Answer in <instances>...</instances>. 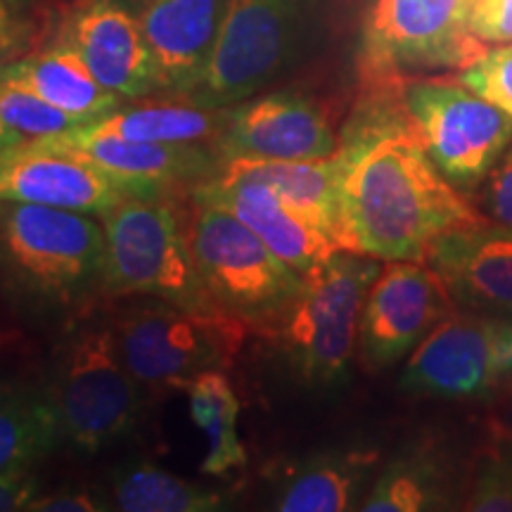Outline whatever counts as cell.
<instances>
[{"label":"cell","mask_w":512,"mask_h":512,"mask_svg":"<svg viewBox=\"0 0 512 512\" xmlns=\"http://www.w3.org/2000/svg\"><path fill=\"white\" fill-rule=\"evenodd\" d=\"M458 306L512 318V228L477 223L448 230L425 254Z\"/></svg>","instance_id":"obj_17"},{"label":"cell","mask_w":512,"mask_h":512,"mask_svg":"<svg viewBox=\"0 0 512 512\" xmlns=\"http://www.w3.org/2000/svg\"><path fill=\"white\" fill-rule=\"evenodd\" d=\"M41 496V484L31 470L0 472V512L29 510V505Z\"/></svg>","instance_id":"obj_33"},{"label":"cell","mask_w":512,"mask_h":512,"mask_svg":"<svg viewBox=\"0 0 512 512\" xmlns=\"http://www.w3.org/2000/svg\"><path fill=\"white\" fill-rule=\"evenodd\" d=\"M299 0H228L204 74L188 100L233 107L254 98L292 60Z\"/></svg>","instance_id":"obj_10"},{"label":"cell","mask_w":512,"mask_h":512,"mask_svg":"<svg viewBox=\"0 0 512 512\" xmlns=\"http://www.w3.org/2000/svg\"><path fill=\"white\" fill-rule=\"evenodd\" d=\"M22 143H24V140L19 138L17 133L12 131V128L5 126V121L0 119V157L8 155L10 150H15V147H19Z\"/></svg>","instance_id":"obj_36"},{"label":"cell","mask_w":512,"mask_h":512,"mask_svg":"<svg viewBox=\"0 0 512 512\" xmlns=\"http://www.w3.org/2000/svg\"><path fill=\"white\" fill-rule=\"evenodd\" d=\"M339 136L316 100L294 91H273L228 107L214 152L221 162H302L337 152Z\"/></svg>","instance_id":"obj_13"},{"label":"cell","mask_w":512,"mask_h":512,"mask_svg":"<svg viewBox=\"0 0 512 512\" xmlns=\"http://www.w3.org/2000/svg\"><path fill=\"white\" fill-rule=\"evenodd\" d=\"M64 441L53 387L0 380V472L31 470Z\"/></svg>","instance_id":"obj_22"},{"label":"cell","mask_w":512,"mask_h":512,"mask_svg":"<svg viewBox=\"0 0 512 512\" xmlns=\"http://www.w3.org/2000/svg\"><path fill=\"white\" fill-rule=\"evenodd\" d=\"M453 299L425 261H387L370 285L358 325V351L370 373L394 366L446 316Z\"/></svg>","instance_id":"obj_12"},{"label":"cell","mask_w":512,"mask_h":512,"mask_svg":"<svg viewBox=\"0 0 512 512\" xmlns=\"http://www.w3.org/2000/svg\"><path fill=\"white\" fill-rule=\"evenodd\" d=\"M219 174L252 176L266 181L283 195L287 204L330 233L342 245V219H339V155L302 162H261V159H230L219 164Z\"/></svg>","instance_id":"obj_23"},{"label":"cell","mask_w":512,"mask_h":512,"mask_svg":"<svg viewBox=\"0 0 512 512\" xmlns=\"http://www.w3.org/2000/svg\"><path fill=\"white\" fill-rule=\"evenodd\" d=\"M188 242L211 304L252 330H273L302 292L304 275L271 252L238 216L190 200Z\"/></svg>","instance_id":"obj_3"},{"label":"cell","mask_w":512,"mask_h":512,"mask_svg":"<svg viewBox=\"0 0 512 512\" xmlns=\"http://www.w3.org/2000/svg\"><path fill=\"white\" fill-rule=\"evenodd\" d=\"M145 387L128 373L112 325H83L62 349L53 394L64 439L100 453L136 427Z\"/></svg>","instance_id":"obj_7"},{"label":"cell","mask_w":512,"mask_h":512,"mask_svg":"<svg viewBox=\"0 0 512 512\" xmlns=\"http://www.w3.org/2000/svg\"><path fill=\"white\" fill-rule=\"evenodd\" d=\"M91 159L105 174L124 185L131 195L171 197V190L209 181L219 171V155L214 147L202 145H162L140 143L110 133H98L83 126L72 136L53 140Z\"/></svg>","instance_id":"obj_18"},{"label":"cell","mask_w":512,"mask_h":512,"mask_svg":"<svg viewBox=\"0 0 512 512\" xmlns=\"http://www.w3.org/2000/svg\"><path fill=\"white\" fill-rule=\"evenodd\" d=\"M0 119L24 143H53L86 126L29 88L5 79H0Z\"/></svg>","instance_id":"obj_28"},{"label":"cell","mask_w":512,"mask_h":512,"mask_svg":"<svg viewBox=\"0 0 512 512\" xmlns=\"http://www.w3.org/2000/svg\"><path fill=\"white\" fill-rule=\"evenodd\" d=\"M228 0H140L138 15L155 55L159 91L188 98L200 83Z\"/></svg>","instance_id":"obj_19"},{"label":"cell","mask_w":512,"mask_h":512,"mask_svg":"<svg viewBox=\"0 0 512 512\" xmlns=\"http://www.w3.org/2000/svg\"><path fill=\"white\" fill-rule=\"evenodd\" d=\"M403 107L422 147L460 192H475L512 143V119L453 79L399 81Z\"/></svg>","instance_id":"obj_8"},{"label":"cell","mask_w":512,"mask_h":512,"mask_svg":"<svg viewBox=\"0 0 512 512\" xmlns=\"http://www.w3.org/2000/svg\"><path fill=\"white\" fill-rule=\"evenodd\" d=\"M375 451L318 453L287 467L278 484L275 510L280 512H342L363 501Z\"/></svg>","instance_id":"obj_21"},{"label":"cell","mask_w":512,"mask_h":512,"mask_svg":"<svg viewBox=\"0 0 512 512\" xmlns=\"http://www.w3.org/2000/svg\"><path fill=\"white\" fill-rule=\"evenodd\" d=\"M60 43L72 48L95 79L119 98L159 93L155 55L138 10L126 0H79L64 19Z\"/></svg>","instance_id":"obj_14"},{"label":"cell","mask_w":512,"mask_h":512,"mask_svg":"<svg viewBox=\"0 0 512 512\" xmlns=\"http://www.w3.org/2000/svg\"><path fill=\"white\" fill-rule=\"evenodd\" d=\"M472 204L486 221L512 228V143L479 183Z\"/></svg>","instance_id":"obj_31"},{"label":"cell","mask_w":512,"mask_h":512,"mask_svg":"<svg viewBox=\"0 0 512 512\" xmlns=\"http://www.w3.org/2000/svg\"><path fill=\"white\" fill-rule=\"evenodd\" d=\"M446 501V479L441 467L432 458L406 456L384 467L358 510L422 512L446 508Z\"/></svg>","instance_id":"obj_27"},{"label":"cell","mask_w":512,"mask_h":512,"mask_svg":"<svg viewBox=\"0 0 512 512\" xmlns=\"http://www.w3.org/2000/svg\"><path fill=\"white\" fill-rule=\"evenodd\" d=\"M17 43V22L5 0H0V64L8 62Z\"/></svg>","instance_id":"obj_35"},{"label":"cell","mask_w":512,"mask_h":512,"mask_svg":"<svg viewBox=\"0 0 512 512\" xmlns=\"http://www.w3.org/2000/svg\"><path fill=\"white\" fill-rule=\"evenodd\" d=\"M112 498L114 508L126 512H214L223 508L219 491L171 475L152 463L119 470Z\"/></svg>","instance_id":"obj_26"},{"label":"cell","mask_w":512,"mask_h":512,"mask_svg":"<svg viewBox=\"0 0 512 512\" xmlns=\"http://www.w3.org/2000/svg\"><path fill=\"white\" fill-rule=\"evenodd\" d=\"M380 268L375 256L337 252L304 275L302 292L275 330L306 380L330 384L347 373L363 304Z\"/></svg>","instance_id":"obj_6"},{"label":"cell","mask_w":512,"mask_h":512,"mask_svg":"<svg viewBox=\"0 0 512 512\" xmlns=\"http://www.w3.org/2000/svg\"><path fill=\"white\" fill-rule=\"evenodd\" d=\"M119 354L147 392L183 389L207 370H228L252 325L216 306H181L157 297L114 318Z\"/></svg>","instance_id":"obj_2"},{"label":"cell","mask_w":512,"mask_h":512,"mask_svg":"<svg viewBox=\"0 0 512 512\" xmlns=\"http://www.w3.org/2000/svg\"><path fill=\"white\" fill-rule=\"evenodd\" d=\"M128 195L117 178L67 147L22 143L0 157V200L5 202L102 216Z\"/></svg>","instance_id":"obj_15"},{"label":"cell","mask_w":512,"mask_h":512,"mask_svg":"<svg viewBox=\"0 0 512 512\" xmlns=\"http://www.w3.org/2000/svg\"><path fill=\"white\" fill-rule=\"evenodd\" d=\"M0 79L29 88L86 126L124 105V98L107 91L81 57L60 41L38 53L3 62Z\"/></svg>","instance_id":"obj_20"},{"label":"cell","mask_w":512,"mask_h":512,"mask_svg":"<svg viewBox=\"0 0 512 512\" xmlns=\"http://www.w3.org/2000/svg\"><path fill=\"white\" fill-rule=\"evenodd\" d=\"M228 107H204L192 100L152 102L114 110L88 128L110 136L162 145H211L226 126Z\"/></svg>","instance_id":"obj_24"},{"label":"cell","mask_w":512,"mask_h":512,"mask_svg":"<svg viewBox=\"0 0 512 512\" xmlns=\"http://www.w3.org/2000/svg\"><path fill=\"white\" fill-rule=\"evenodd\" d=\"M512 377V318L446 316L415 347L399 389L411 396L475 399Z\"/></svg>","instance_id":"obj_11"},{"label":"cell","mask_w":512,"mask_h":512,"mask_svg":"<svg viewBox=\"0 0 512 512\" xmlns=\"http://www.w3.org/2000/svg\"><path fill=\"white\" fill-rule=\"evenodd\" d=\"M110 508H114V505L93 494V491H62V494L55 496H38L29 505V510L34 512H98Z\"/></svg>","instance_id":"obj_34"},{"label":"cell","mask_w":512,"mask_h":512,"mask_svg":"<svg viewBox=\"0 0 512 512\" xmlns=\"http://www.w3.org/2000/svg\"><path fill=\"white\" fill-rule=\"evenodd\" d=\"M337 155L344 252L425 261L439 235L486 221L422 147L399 81L363 86Z\"/></svg>","instance_id":"obj_1"},{"label":"cell","mask_w":512,"mask_h":512,"mask_svg":"<svg viewBox=\"0 0 512 512\" xmlns=\"http://www.w3.org/2000/svg\"><path fill=\"white\" fill-rule=\"evenodd\" d=\"M185 392L190 399V418L209 441L202 470L221 477L245 467L247 451L238 434L240 399L226 370H207L197 375Z\"/></svg>","instance_id":"obj_25"},{"label":"cell","mask_w":512,"mask_h":512,"mask_svg":"<svg viewBox=\"0 0 512 512\" xmlns=\"http://www.w3.org/2000/svg\"><path fill=\"white\" fill-rule=\"evenodd\" d=\"M467 510L512 512V441L491 448L479 460L475 477H472Z\"/></svg>","instance_id":"obj_30"},{"label":"cell","mask_w":512,"mask_h":512,"mask_svg":"<svg viewBox=\"0 0 512 512\" xmlns=\"http://www.w3.org/2000/svg\"><path fill=\"white\" fill-rule=\"evenodd\" d=\"M105 230L102 287L181 306H214L188 242V216L171 197L128 195L100 216ZM219 309V306H216Z\"/></svg>","instance_id":"obj_4"},{"label":"cell","mask_w":512,"mask_h":512,"mask_svg":"<svg viewBox=\"0 0 512 512\" xmlns=\"http://www.w3.org/2000/svg\"><path fill=\"white\" fill-rule=\"evenodd\" d=\"M458 81L512 119V43L489 46L458 72Z\"/></svg>","instance_id":"obj_29"},{"label":"cell","mask_w":512,"mask_h":512,"mask_svg":"<svg viewBox=\"0 0 512 512\" xmlns=\"http://www.w3.org/2000/svg\"><path fill=\"white\" fill-rule=\"evenodd\" d=\"M470 31L486 48L512 43V0H475Z\"/></svg>","instance_id":"obj_32"},{"label":"cell","mask_w":512,"mask_h":512,"mask_svg":"<svg viewBox=\"0 0 512 512\" xmlns=\"http://www.w3.org/2000/svg\"><path fill=\"white\" fill-rule=\"evenodd\" d=\"M190 200L238 216L271 247L273 254L302 275L325 264L337 252H344L330 233L287 204L273 185L259 178L216 171V176L190 190Z\"/></svg>","instance_id":"obj_16"},{"label":"cell","mask_w":512,"mask_h":512,"mask_svg":"<svg viewBox=\"0 0 512 512\" xmlns=\"http://www.w3.org/2000/svg\"><path fill=\"white\" fill-rule=\"evenodd\" d=\"M0 247L31 285L62 302L102 285L105 230L100 216L0 200Z\"/></svg>","instance_id":"obj_9"},{"label":"cell","mask_w":512,"mask_h":512,"mask_svg":"<svg viewBox=\"0 0 512 512\" xmlns=\"http://www.w3.org/2000/svg\"><path fill=\"white\" fill-rule=\"evenodd\" d=\"M475 0H370L358 43L361 86L460 72L486 46L470 31Z\"/></svg>","instance_id":"obj_5"}]
</instances>
